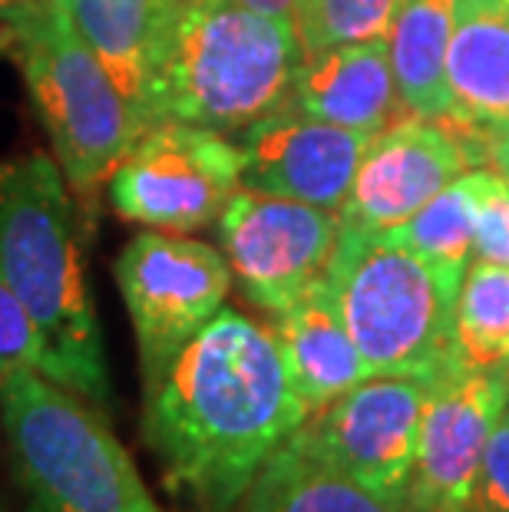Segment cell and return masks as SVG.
<instances>
[{"label": "cell", "instance_id": "1", "mask_svg": "<svg viewBox=\"0 0 509 512\" xmlns=\"http://www.w3.org/2000/svg\"><path fill=\"white\" fill-rule=\"evenodd\" d=\"M308 407L288 380L272 328L222 308L143 387V443L172 496L232 512Z\"/></svg>", "mask_w": 509, "mask_h": 512}, {"label": "cell", "instance_id": "2", "mask_svg": "<svg viewBox=\"0 0 509 512\" xmlns=\"http://www.w3.org/2000/svg\"><path fill=\"white\" fill-rule=\"evenodd\" d=\"M0 281L40 334L47 377L103 413L113 403L80 212L57 159L0 162Z\"/></svg>", "mask_w": 509, "mask_h": 512}, {"label": "cell", "instance_id": "3", "mask_svg": "<svg viewBox=\"0 0 509 512\" xmlns=\"http://www.w3.org/2000/svg\"><path fill=\"white\" fill-rule=\"evenodd\" d=\"M301 63L295 27L242 0H169L153 67L146 116L235 136L291 100Z\"/></svg>", "mask_w": 509, "mask_h": 512}, {"label": "cell", "instance_id": "4", "mask_svg": "<svg viewBox=\"0 0 509 512\" xmlns=\"http://www.w3.org/2000/svg\"><path fill=\"white\" fill-rule=\"evenodd\" d=\"M463 275L430 265L387 232L341 222L324 275L371 377L437 380L460 364L453 341Z\"/></svg>", "mask_w": 509, "mask_h": 512}, {"label": "cell", "instance_id": "5", "mask_svg": "<svg viewBox=\"0 0 509 512\" xmlns=\"http://www.w3.org/2000/svg\"><path fill=\"white\" fill-rule=\"evenodd\" d=\"M0 427L20 512H139L149 496L106 413L40 370L0 377Z\"/></svg>", "mask_w": 509, "mask_h": 512}, {"label": "cell", "instance_id": "6", "mask_svg": "<svg viewBox=\"0 0 509 512\" xmlns=\"http://www.w3.org/2000/svg\"><path fill=\"white\" fill-rule=\"evenodd\" d=\"M4 27L7 47L20 53L53 159L70 192L93 205L100 185L110 182L113 169L149 129V119L86 47L63 0H40Z\"/></svg>", "mask_w": 509, "mask_h": 512}, {"label": "cell", "instance_id": "7", "mask_svg": "<svg viewBox=\"0 0 509 512\" xmlns=\"http://www.w3.org/2000/svg\"><path fill=\"white\" fill-rule=\"evenodd\" d=\"M113 275L136 334L143 387L225 308L235 281L222 248L162 228L129 238Z\"/></svg>", "mask_w": 509, "mask_h": 512}, {"label": "cell", "instance_id": "8", "mask_svg": "<svg viewBox=\"0 0 509 512\" xmlns=\"http://www.w3.org/2000/svg\"><path fill=\"white\" fill-rule=\"evenodd\" d=\"M238 189L242 159L235 139L182 123H153L110 176L119 219L162 232L219 222Z\"/></svg>", "mask_w": 509, "mask_h": 512}, {"label": "cell", "instance_id": "9", "mask_svg": "<svg viewBox=\"0 0 509 512\" xmlns=\"http://www.w3.org/2000/svg\"><path fill=\"white\" fill-rule=\"evenodd\" d=\"M338 238V212L245 185L219 215V242L232 278L265 314L285 311L324 285Z\"/></svg>", "mask_w": 509, "mask_h": 512}, {"label": "cell", "instance_id": "10", "mask_svg": "<svg viewBox=\"0 0 509 512\" xmlns=\"http://www.w3.org/2000/svg\"><path fill=\"white\" fill-rule=\"evenodd\" d=\"M427 387V380L414 377H367L308 413L295 437L357 483L404 503Z\"/></svg>", "mask_w": 509, "mask_h": 512}, {"label": "cell", "instance_id": "11", "mask_svg": "<svg viewBox=\"0 0 509 512\" xmlns=\"http://www.w3.org/2000/svg\"><path fill=\"white\" fill-rule=\"evenodd\" d=\"M480 166H486V152L476 129L457 119L407 116L364 149L338 215L344 225L387 232Z\"/></svg>", "mask_w": 509, "mask_h": 512}, {"label": "cell", "instance_id": "12", "mask_svg": "<svg viewBox=\"0 0 509 512\" xmlns=\"http://www.w3.org/2000/svg\"><path fill=\"white\" fill-rule=\"evenodd\" d=\"M506 407L509 370L496 374L457 364L430 380L404 499L410 512H470L486 443Z\"/></svg>", "mask_w": 509, "mask_h": 512}, {"label": "cell", "instance_id": "13", "mask_svg": "<svg viewBox=\"0 0 509 512\" xmlns=\"http://www.w3.org/2000/svg\"><path fill=\"white\" fill-rule=\"evenodd\" d=\"M232 139L245 189L331 212L348 202L361 156L371 146V136L305 116L291 103L238 129Z\"/></svg>", "mask_w": 509, "mask_h": 512}, {"label": "cell", "instance_id": "14", "mask_svg": "<svg viewBox=\"0 0 509 512\" xmlns=\"http://www.w3.org/2000/svg\"><path fill=\"white\" fill-rule=\"evenodd\" d=\"M288 103L298 113L371 139L414 116L397 93L387 40L338 43L301 53Z\"/></svg>", "mask_w": 509, "mask_h": 512}, {"label": "cell", "instance_id": "15", "mask_svg": "<svg viewBox=\"0 0 509 512\" xmlns=\"http://www.w3.org/2000/svg\"><path fill=\"white\" fill-rule=\"evenodd\" d=\"M447 90L453 119L480 139L509 133V0H457Z\"/></svg>", "mask_w": 509, "mask_h": 512}, {"label": "cell", "instance_id": "16", "mask_svg": "<svg viewBox=\"0 0 509 512\" xmlns=\"http://www.w3.org/2000/svg\"><path fill=\"white\" fill-rule=\"evenodd\" d=\"M272 334L291 387L308 413L371 377L324 285L308 291L291 308L272 314Z\"/></svg>", "mask_w": 509, "mask_h": 512}, {"label": "cell", "instance_id": "17", "mask_svg": "<svg viewBox=\"0 0 509 512\" xmlns=\"http://www.w3.org/2000/svg\"><path fill=\"white\" fill-rule=\"evenodd\" d=\"M232 512H410L338 466L321 460L298 437L272 453Z\"/></svg>", "mask_w": 509, "mask_h": 512}, {"label": "cell", "instance_id": "18", "mask_svg": "<svg viewBox=\"0 0 509 512\" xmlns=\"http://www.w3.org/2000/svg\"><path fill=\"white\" fill-rule=\"evenodd\" d=\"M63 7L86 47L146 116V80L169 0H63Z\"/></svg>", "mask_w": 509, "mask_h": 512}, {"label": "cell", "instance_id": "19", "mask_svg": "<svg viewBox=\"0 0 509 512\" xmlns=\"http://www.w3.org/2000/svg\"><path fill=\"white\" fill-rule=\"evenodd\" d=\"M457 0H404L387 34L397 93L414 116L453 119L447 47Z\"/></svg>", "mask_w": 509, "mask_h": 512}, {"label": "cell", "instance_id": "20", "mask_svg": "<svg viewBox=\"0 0 509 512\" xmlns=\"http://www.w3.org/2000/svg\"><path fill=\"white\" fill-rule=\"evenodd\" d=\"M453 341L463 367L509 370V265L470 261L457 294Z\"/></svg>", "mask_w": 509, "mask_h": 512}, {"label": "cell", "instance_id": "21", "mask_svg": "<svg viewBox=\"0 0 509 512\" xmlns=\"http://www.w3.org/2000/svg\"><path fill=\"white\" fill-rule=\"evenodd\" d=\"M387 235L430 265L453 271V275H467L473 261V205L463 179L433 195L407 222L387 228Z\"/></svg>", "mask_w": 509, "mask_h": 512}, {"label": "cell", "instance_id": "22", "mask_svg": "<svg viewBox=\"0 0 509 512\" xmlns=\"http://www.w3.org/2000/svg\"><path fill=\"white\" fill-rule=\"evenodd\" d=\"M400 4L404 0H298L295 34L301 53L387 40Z\"/></svg>", "mask_w": 509, "mask_h": 512}, {"label": "cell", "instance_id": "23", "mask_svg": "<svg viewBox=\"0 0 509 512\" xmlns=\"http://www.w3.org/2000/svg\"><path fill=\"white\" fill-rule=\"evenodd\" d=\"M473 205V258L509 265V179L490 166L463 172Z\"/></svg>", "mask_w": 509, "mask_h": 512}, {"label": "cell", "instance_id": "24", "mask_svg": "<svg viewBox=\"0 0 509 512\" xmlns=\"http://www.w3.org/2000/svg\"><path fill=\"white\" fill-rule=\"evenodd\" d=\"M40 370L47 377V357H43V344L37 328L30 324L27 311L20 308L17 298L0 281V377L7 370Z\"/></svg>", "mask_w": 509, "mask_h": 512}, {"label": "cell", "instance_id": "25", "mask_svg": "<svg viewBox=\"0 0 509 512\" xmlns=\"http://www.w3.org/2000/svg\"><path fill=\"white\" fill-rule=\"evenodd\" d=\"M470 512H509V407L496 420L476 473Z\"/></svg>", "mask_w": 509, "mask_h": 512}, {"label": "cell", "instance_id": "26", "mask_svg": "<svg viewBox=\"0 0 509 512\" xmlns=\"http://www.w3.org/2000/svg\"><path fill=\"white\" fill-rule=\"evenodd\" d=\"M483 149H486V166L496 169L500 176L509 179V133L486 136L483 139Z\"/></svg>", "mask_w": 509, "mask_h": 512}, {"label": "cell", "instance_id": "27", "mask_svg": "<svg viewBox=\"0 0 509 512\" xmlns=\"http://www.w3.org/2000/svg\"><path fill=\"white\" fill-rule=\"evenodd\" d=\"M258 14H268V17H278L285 24L295 27V14H298V0H242Z\"/></svg>", "mask_w": 509, "mask_h": 512}, {"label": "cell", "instance_id": "28", "mask_svg": "<svg viewBox=\"0 0 509 512\" xmlns=\"http://www.w3.org/2000/svg\"><path fill=\"white\" fill-rule=\"evenodd\" d=\"M40 0H0V20H14V17H20L24 10H30V7H37Z\"/></svg>", "mask_w": 509, "mask_h": 512}, {"label": "cell", "instance_id": "29", "mask_svg": "<svg viewBox=\"0 0 509 512\" xmlns=\"http://www.w3.org/2000/svg\"><path fill=\"white\" fill-rule=\"evenodd\" d=\"M139 512H166V509H162V506L156 503V499H153V493H149V496L143 499V506H139Z\"/></svg>", "mask_w": 509, "mask_h": 512}, {"label": "cell", "instance_id": "30", "mask_svg": "<svg viewBox=\"0 0 509 512\" xmlns=\"http://www.w3.org/2000/svg\"><path fill=\"white\" fill-rule=\"evenodd\" d=\"M7 47V37H0V50H4Z\"/></svg>", "mask_w": 509, "mask_h": 512}]
</instances>
